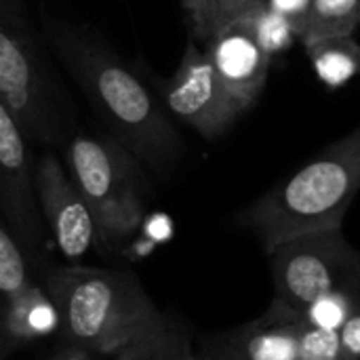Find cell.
<instances>
[{"mask_svg":"<svg viewBox=\"0 0 360 360\" xmlns=\"http://www.w3.org/2000/svg\"><path fill=\"white\" fill-rule=\"evenodd\" d=\"M306 321L278 304L255 321L209 338L200 352V360H300L302 333Z\"/></svg>","mask_w":360,"mask_h":360,"instance_id":"30bf717a","label":"cell"},{"mask_svg":"<svg viewBox=\"0 0 360 360\" xmlns=\"http://www.w3.org/2000/svg\"><path fill=\"white\" fill-rule=\"evenodd\" d=\"M118 360H200L184 329L165 325L118 352Z\"/></svg>","mask_w":360,"mask_h":360,"instance_id":"2e32d148","label":"cell"},{"mask_svg":"<svg viewBox=\"0 0 360 360\" xmlns=\"http://www.w3.org/2000/svg\"><path fill=\"white\" fill-rule=\"evenodd\" d=\"M312 70L329 89H340L360 76V42L354 36H335L304 46Z\"/></svg>","mask_w":360,"mask_h":360,"instance_id":"4fadbf2b","label":"cell"},{"mask_svg":"<svg viewBox=\"0 0 360 360\" xmlns=\"http://www.w3.org/2000/svg\"><path fill=\"white\" fill-rule=\"evenodd\" d=\"M276 13H281L283 17H287L295 27H297V34L302 30V23L308 15V8H310V0H266Z\"/></svg>","mask_w":360,"mask_h":360,"instance_id":"7402d4cb","label":"cell"},{"mask_svg":"<svg viewBox=\"0 0 360 360\" xmlns=\"http://www.w3.org/2000/svg\"><path fill=\"white\" fill-rule=\"evenodd\" d=\"M55 360H93V359L89 356V352H86V350L76 348V346H72V344H70V348L61 350Z\"/></svg>","mask_w":360,"mask_h":360,"instance_id":"603a6c76","label":"cell"},{"mask_svg":"<svg viewBox=\"0 0 360 360\" xmlns=\"http://www.w3.org/2000/svg\"><path fill=\"white\" fill-rule=\"evenodd\" d=\"M158 89L162 105L207 139L221 137L243 116L219 82L207 51L194 40L188 42L175 74Z\"/></svg>","mask_w":360,"mask_h":360,"instance_id":"52a82bcc","label":"cell"},{"mask_svg":"<svg viewBox=\"0 0 360 360\" xmlns=\"http://www.w3.org/2000/svg\"><path fill=\"white\" fill-rule=\"evenodd\" d=\"M360 304V295L350 291H335L321 300H316L302 316L308 325L319 329H333L338 331L348 314Z\"/></svg>","mask_w":360,"mask_h":360,"instance_id":"ac0fdd59","label":"cell"},{"mask_svg":"<svg viewBox=\"0 0 360 360\" xmlns=\"http://www.w3.org/2000/svg\"><path fill=\"white\" fill-rule=\"evenodd\" d=\"M181 6L188 13L192 34L207 40L211 36V0H181Z\"/></svg>","mask_w":360,"mask_h":360,"instance_id":"44dd1931","label":"cell"},{"mask_svg":"<svg viewBox=\"0 0 360 360\" xmlns=\"http://www.w3.org/2000/svg\"><path fill=\"white\" fill-rule=\"evenodd\" d=\"M360 25V0H310L308 15L300 30V42L335 36H354Z\"/></svg>","mask_w":360,"mask_h":360,"instance_id":"5bb4252c","label":"cell"},{"mask_svg":"<svg viewBox=\"0 0 360 360\" xmlns=\"http://www.w3.org/2000/svg\"><path fill=\"white\" fill-rule=\"evenodd\" d=\"M0 101L30 139L59 143L65 137L68 108L23 0H0Z\"/></svg>","mask_w":360,"mask_h":360,"instance_id":"277c9868","label":"cell"},{"mask_svg":"<svg viewBox=\"0 0 360 360\" xmlns=\"http://www.w3.org/2000/svg\"><path fill=\"white\" fill-rule=\"evenodd\" d=\"M21 247L6 228L0 226V304L30 287Z\"/></svg>","mask_w":360,"mask_h":360,"instance_id":"e0dca14e","label":"cell"},{"mask_svg":"<svg viewBox=\"0 0 360 360\" xmlns=\"http://www.w3.org/2000/svg\"><path fill=\"white\" fill-rule=\"evenodd\" d=\"M46 293L68 342L89 354H118L169 323L129 272L63 268L49 278Z\"/></svg>","mask_w":360,"mask_h":360,"instance_id":"3957f363","label":"cell"},{"mask_svg":"<svg viewBox=\"0 0 360 360\" xmlns=\"http://www.w3.org/2000/svg\"><path fill=\"white\" fill-rule=\"evenodd\" d=\"M266 255L274 285L272 302L291 312L304 314L316 300L335 291L360 295V251L342 228L283 240Z\"/></svg>","mask_w":360,"mask_h":360,"instance_id":"8992f818","label":"cell"},{"mask_svg":"<svg viewBox=\"0 0 360 360\" xmlns=\"http://www.w3.org/2000/svg\"><path fill=\"white\" fill-rule=\"evenodd\" d=\"M34 186L42 219L61 255L84 257L95 243L97 226L70 173L51 152L42 154L34 167Z\"/></svg>","mask_w":360,"mask_h":360,"instance_id":"ba28073f","label":"cell"},{"mask_svg":"<svg viewBox=\"0 0 360 360\" xmlns=\"http://www.w3.org/2000/svg\"><path fill=\"white\" fill-rule=\"evenodd\" d=\"M213 70L240 114L249 112L262 97L272 59L236 23L217 30L205 40Z\"/></svg>","mask_w":360,"mask_h":360,"instance_id":"8fae6325","label":"cell"},{"mask_svg":"<svg viewBox=\"0 0 360 360\" xmlns=\"http://www.w3.org/2000/svg\"><path fill=\"white\" fill-rule=\"evenodd\" d=\"M360 192V124L236 215L268 253L283 240L344 226Z\"/></svg>","mask_w":360,"mask_h":360,"instance_id":"7a4b0ae2","label":"cell"},{"mask_svg":"<svg viewBox=\"0 0 360 360\" xmlns=\"http://www.w3.org/2000/svg\"><path fill=\"white\" fill-rule=\"evenodd\" d=\"M0 211L23 245L42 240V213L36 198L34 167L27 154V135L0 101Z\"/></svg>","mask_w":360,"mask_h":360,"instance_id":"9c48e42d","label":"cell"},{"mask_svg":"<svg viewBox=\"0 0 360 360\" xmlns=\"http://www.w3.org/2000/svg\"><path fill=\"white\" fill-rule=\"evenodd\" d=\"M257 2L259 0H211V36L217 30L230 25L234 19H238L245 11H249Z\"/></svg>","mask_w":360,"mask_h":360,"instance_id":"d6986e66","label":"cell"},{"mask_svg":"<svg viewBox=\"0 0 360 360\" xmlns=\"http://www.w3.org/2000/svg\"><path fill=\"white\" fill-rule=\"evenodd\" d=\"M68 173L91 209L97 234L124 238L141 221L146 177L141 162L110 135H74L65 143Z\"/></svg>","mask_w":360,"mask_h":360,"instance_id":"5b68a950","label":"cell"},{"mask_svg":"<svg viewBox=\"0 0 360 360\" xmlns=\"http://www.w3.org/2000/svg\"><path fill=\"white\" fill-rule=\"evenodd\" d=\"M42 38L108 131L146 169L167 175L184 143L146 82L84 27L40 11Z\"/></svg>","mask_w":360,"mask_h":360,"instance_id":"6da1fadb","label":"cell"},{"mask_svg":"<svg viewBox=\"0 0 360 360\" xmlns=\"http://www.w3.org/2000/svg\"><path fill=\"white\" fill-rule=\"evenodd\" d=\"M55 329H59L55 304L40 287L30 285L0 304V346L32 342Z\"/></svg>","mask_w":360,"mask_h":360,"instance_id":"7c38bea8","label":"cell"},{"mask_svg":"<svg viewBox=\"0 0 360 360\" xmlns=\"http://www.w3.org/2000/svg\"><path fill=\"white\" fill-rule=\"evenodd\" d=\"M342 360H360V304L338 329Z\"/></svg>","mask_w":360,"mask_h":360,"instance_id":"ffe728a7","label":"cell"},{"mask_svg":"<svg viewBox=\"0 0 360 360\" xmlns=\"http://www.w3.org/2000/svg\"><path fill=\"white\" fill-rule=\"evenodd\" d=\"M232 23L243 27L272 61L278 55L287 53L295 40H300L297 27L287 17L276 13L266 0L253 4Z\"/></svg>","mask_w":360,"mask_h":360,"instance_id":"9a60e30c","label":"cell"}]
</instances>
